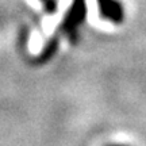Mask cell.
<instances>
[{"label": "cell", "instance_id": "cell-1", "mask_svg": "<svg viewBox=\"0 0 146 146\" xmlns=\"http://www.w3.org/2000/svg\"><path fill=\"white\" fill-rule=\"evenodd\" d=\"M85 15H87V1L73 0L61 25V31L68 36L69 41H76L78 27L84 22Z\"/></svg>", "mask_w": 146, "mask_h": 146}, {"label": "cell", "instance_id": "cell-3", "mask_svg": "<svg viewBox=\"0 0 146 146\" xmlns=\"http://www.w3.org/2000/svg\"><path fill=\"white\" fill-rule=\"evenodd\" d=\"M39 3L47 14H54L57 11V0H39Z\"/></svg>", "mask_w": 146, "mask_h": 146}, {"label": "cell", "instance_id": "cell-2", "mask_svg": "<svg viewBox=\"0 0 146 146\" xmlns=\"http://www.w3.org/2000/svg\"><path fill=\"white\" fill-rule=\"evenodd\" d=\"M100 16L112 23H120L125 18L123 5L119 0H98Z\"/></svg>", "mask_w": 146, "mask_h": 146}, {"label": "cell", "instance_id": "cell-4", "mask_svg": "<svg viewBox=\"0 0 146 146\" xmlns=\"http://www.w3.org/2000/svg\"><path fill=\"white\" fill-rule=\"evenodd\" d=\"M110 146H123V145H110Z\"/></svg>", "mask_w": 146, "mask_h": 146}]
</instances>
